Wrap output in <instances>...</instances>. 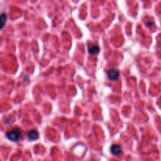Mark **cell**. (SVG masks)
<instances>
[{"label":"cell","instance_id":"obj_1","mask_svg":"<svg viewBox=\"0 0 161 161\" xmlns=\"http://www.w3.org/2000/svg\"><path fill=\"white\" fill-rule=\"evenodd\" d=\"M21 130L18 127H14L7 132V137L9 140H10L12 142H17L21 137Z\"/></svg>","mask_w":161,"mask_h":161},{"label":"cell","instance_id":"obj_2","mask_svg":"<svg viewBox=\"0 0 161 161\" xmlns=\"http://www.w3.org/2000/svg\"><path fill=\"white\" fill-rule=\"evenodd\" d=\"M108 79L111 81H116L120 77V71L118 69H111L107 71Z\"/></svg>","mask_w":161,"mask_h":161},{"label":"cell","instance_id":"obj_3","mask_svg":"<svg viewBox=\"0 0 161 161\" xmlns=\"http://www.w3.org/2000/svg\"><path fill=\"white\" fill-rule=\"evenodd\" d=\"M110 151L113 156L115 157H119L122 153V148L120 145L119 144H113L110 147Z\"/></svg>","mask_w":161,"mask_h":161},{"label":"cell","instance_id":"obj_4","mask_svg":"<svg viewBox=\"0 0 161 161\" xmlns=\"http://www.w3.org/2000/svg\"><path fill=\"white\" fill-rule=\"evenodd\" d=\"M28 137L29 138V140L31 141H35L39 138V132L35 130V129H32V130H30V131L28 132Z\"/></svg>","mask_w":161,"mask_h":161},{"label":"cell","instance_id":"obj_5","mask_svg":"<svg viewBox=\"0 0 161 161\" xmlns=\"http://www.w3.org/2000/svg\"><path fill=\"white\" fill-rule=\"evenodd\" d=\"M88 53L90 55H95V54H98L100 51V48L97 45H89L88 46Z\"/></svg>","mask_w":161,"mask_h":161},{"label":"cell","instance_id":"obj_6","mask_svg":"<svg viewBox=\"0 0 161 161\" xmlns=\"http://www.w3.org/2000/svg\"><path fill=\"white\" fill-rule=\"evenodd\" d=\"M7 21V15L5 13H2L0 15V31L2 30V28L4 27Z\"/></svg>","mask_w":161,"mask_h":161}]
</instances>
